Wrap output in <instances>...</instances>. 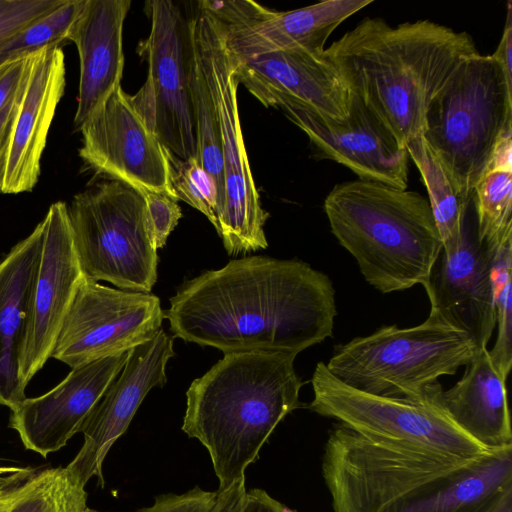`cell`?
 I'll return each mask as SVG.
<instances>
[{"label":"cell","instance_id":"2","mask_svg":"<svg viewBox=\"0 0 512 512\" xmlns=\"http://www.w3.org/2000/svg\"><path fill=\"white\" fill-rule=\"evenodd\" d=\"M476 53L467 32L429 20L391 26L382 18H364L324 50L350 92L403 147L423 135L430 104Z\"/></svg>","mask_w":512,"mask_h":512},{"label":"cell","instance_id":"7","mask_svg":"<svg viewBox=\"0 0 512 512\" xmlns=\"http://www.w3.org/2000/svg\"><path fill=\"white\" fill-rule=\"evenodd\" d=\"M472 459L373 440L337 422L324 446L322 475L334 512H380L444 481Z\"/></svg>","mask_w":512,"mask_h":512},{"label":"cell","instance_id":"43","mask_svg":"<svg viewBox=\"0 0 512 512\" xmlns=\"http://www.w3.org/2000/svg\"><path fill=\"white\" fill-rule=\"evenodd\" d=\"M491 512H512V491L507 492Z\"/></svg>","mask_w":512,"mask_h":512},{"label":"cell","instance_id":"26","mask_svg":"<svg viewBox=\"0 0 512 512\" xmlns=\"http://www.w3.org/2000/svg\"><path fill=\"white\" fill-rule=\"evenodd\" d=\"M405 148L426 187L428 202L441 238L442 251L452 254L460 245L469 206L457 194L422 135L409 141Z\"/></svg>","mask_w":512,"mask_h":512},{"label":"cell","instance_id":"3","mask_svg":"<svg viewBox=\"0 0 512 512\" xmlns=\"http://www.w3.org/2000/svg\"><path fill=\"white\" fill-rule=\"evenodd\" d=\"M296 354L247 351L224 354L186 392L182 430L208 451L218 490L245 478L260 449L286 415L299 408L305 382Z\"/></svg>","mask_w":512,"mask_h":512},{"label":"cell","instance_id":"33","mask_svg":"<svg viewBox=\"0 0 512 512\" xmlns=\"http://www.w3.org/2000/svg\"><path fill=\"white\" fill-rule=\"evenodd\" d=\"M64 0H0V47Z\"/></svg>","mask_w":512,"mask_h":512},{"label":"cell","instance_id":"15","mask_svg":"<svg viewBox=\"0 0 512 512\" xmlns=\"http://www.w3.org/2000/svg\"><path fill=\"white\" fill-rule=\"evenodd\" d=\"M229 53L238 83L265 107L291 106L333 120L348 116L352 93L324 52Z\"/></svg>","mask_w":512,"mask_h":512},{"label":"cell","instance_id":"41","mask_svg":"<svg viewBox=\"0 0 512 512\" xmlns=\"http://www.w3.org/2000/svg\"><path fill=\"white\" fill-rule=\"evenodd\" d=\"M35 471L31 468L0 466V488L8 484L23 481Z\"/></svg>","mask_w":512,"mask_h":512},{"label":"cell","instance_id":"4","mask_svg":"<svg viewBox=\"0 0 512 512\" xmlns=\"http://www.w3.org/2000/svg\"><path fill=\"white\" fill-rule=\"evenodd\" d=\"M324 211L332 234L381 293L423 285L442 251L428 199L417 191L346 181L328 193Z\"/></svg>","mask_w":512,"mask_h":512},{"label":"cell","instance_id":"13","mask_svg":"<svg viewBox=\"0 0 512 512\" xmlns=\"http://www.w3.org/2000/svg\"><path fill=\"white\" fill-rule=\"evenodd\" d=\"M42 223L41 256L18 353V378L25 389L51 358L84 277L72 238L67 203H53Z\"/></svg>","mask_w":512,"mask_h":512},{"label":"cell","instance_id":"14","mask_svg":"<svg viewBox=\"0 0 512 512\" xmlns=\"http://www.w3.org/2000/svg\"><path fill=\"white\" fill-rule=\"evenodd\" d=\"M79 130V156L95 172L142 193L163 192L178 201L170 153L148 129L121 86Z\"/></svg>","mask_w":512,"mask_h":512},{"label":"cell","instance_id":"25","mask_svg":"<svg viewBox=\"0 0 512 512\" xmlns=\"http://www.w3.org/2000/svg\"><path fill=\"white\" fill-rule=\"evenodd\" d=\"M512 491V446L472 459L431 488L380 512H491Z\"/></svg>","mask_w":512,"mask_h":512},{"label":"cell","instance_id":"10","mask_svg":"<svg viewBox=\"0 0 512 512\" xmlns=\"http://www.w3.org/2000/svg\"><path fill=\"white\" fill-rule=\"evenodd\" d=\"M311 383L310 410L367 438L459 459L487 452L441 408L439 381L422 400L382 397L342 383L319 362Z\"/></svg>","mask_w":512,"mask_h":512},{"label":"cell","instance_id":"27","mask_svg":"<svg viewBox=\"0 0 512 512\" xmlns=\"http://www.w3.org/2000/svg\"><path fill=\"white\" fill-rule=\"evenodd\" d=\"M6 512H89L87 493L66 468H47L16 486Z\"/></svg>","mask_w":512,"mask_h":512},{"label":"cell","instance_id":"38","mask_svg":"<svg viewBox=\"0 0 512 512\" xmlns=\"http://www.w3.org/2000/svg\"><path fill=\"white\" fill-rule=\"evenodd\" d=\"M491 57L501 67L506 82L512 88V7L507 3L505 27L500 42Z\"/></svg>","mask_w":512,"mask_h":512},{"label":"cell","instance_id":"40","mask_svg":"<svg viewBox=\"0 0 512 512\" xmlns=\"http://www.w3.org/2000/svg\"><path fill=\"white\" fill-rule=\"evenodd\" d=\"M245 492V478L234 482L226 489L217 490L210 512H241Z\"/></svg>","mask_w":512,"mask_h":512},{"label":"cell","instance_id":"34","mask_svg":"<svg viewBox=\"0 0 512 512\" xmlns=\"http://www.w3.org/2000/svg\"><path fill=\"white\" fill-rule=\"evenodd\" d=\"M146 204L148 228L152 245L156 250L162 248L169 234L182 217L177 201L163 192H143Z\"/></svg>","mask_w":512,"mask_h":512},{"label":"cell","instance_id":"32","mask_svg":"<svg viewBox=\"0 0 512 512\" xmlns=\"http://www.w3.org/2000/svg\"><path fill=\"white\" fill-rule=\"evenodd\" d=\"M170 162L172 185L177 199L203 213L216 229L219 192L215 180L195 158L181 160L170 154Z\"/></svg>","mask_w":512,"mask_h":512},{"label":"cell","instance_id":"1","mask_svg":"<svg viewBox=\"0 0 512 512\" xmlns=\"http://www.w3.org/2000/svg\"><path fill=\"white\" fill-rule=\"evenodd\" d=\"M174 337L224 354H298L332 336L329 276L293 259L249 256L185 282L163 311Z\"/></svg>","mask_w":512,"mask_h":512},{"label":"cell","instance_id":"28","mask_svg":"<svg viewBox=\"0 0 512 512\" xmlns=\"http://www.w3.org/2000/svg\"><path fill=\"white\" fill-rule=\"evenodd\" d=\"M477 238L491 252L512 239V166L491 165L474 188Z\"/></svg>","mask_w":512,"mask_h":512},{"label":"cell","instance_id":"9","mask_svg":"<svg viewBox=\"0 0 512 512\" xmlns=\"http://www.w3.org/2000/svg\"><path fill=\"white\" fill-rule=\"evenodd\" d=\"M191 15L193 44L208 73L221 137L224 194L216 211L217 232L229 255L268 247L262 208L240 124L235 67L221 24L196 2Z\"/></svg>","mask_w":512,"mask_h":512},{"label":"cell","instance_id":"18","mask_svg":"<svg viewBox=\"0 0 512 512\" xmlns=\"http://www.w3.org/2000/svg\"><path fill=\"white\" fill-rule=\"evenodd\" d=\"M127 358L128 352H123L71 369L54 388L38 397H26L12 409L9 427L27 450L44 458L60 450L81 431Z\"/></svg>","mask_w":512,"mask_h":512},{"label":"cell","instance_id":"39","mask_svg":"<svg viewBox=\"0 0 512 512\" xmlns=\"http://www.w3.org/2000/svg\"><path fill=\"white\" fill-rule=\"evenodd\" d=\"M241 512H296L271 497L265 490H246Z\"/></svg>","mask_w":512,"mask_h":512},{"label":"cell","instance_id":"5","mask_svg":"<svg viewBox=\"0 0 512 512\" xmlns=\"http://www.w3.org/2000/svg\"><path fill=\"white\" fill-rule=\"evenodd\" d=\"M422 136L469 206L497 147L512 136V88L491 55L461 62L430 104Z\"/></svg>","mask_w":512,"mask_h":512},{"label":"cell","instance_id":"35","mask_svg":"<svg viewBox=\"0 0 512 512\" xmlns=\"http://www.w3.org/2000/svg\"><path fill=\"white\" fill-rule=\"evenodd\" d=\"M217 491H206L195 486L181 493H165L155 496L150 506L140 508L135 512H210Z\"/></svg>","mask_w":512,"mask_h":512},{"label":"cell","instance_id":"29","mask_svg":"<svg viewBox=\"0 0 512 512\" xmlns=\"http://www.w3.org/2000/svg\"><path fill=\"white\" fill-rule=\"evenodd\" d=\"M194 54L195 70L192 80V98L196 127L195 160L217 184L219 192L217 211L224 194L219 118L207 70L195 47Z\"/></svg>","mask_w":512,"mask_h":512},{"label":"cell","instance_id":"20","mask_svg":"<svg viewBox=\"0 0 512 512\" xmlns=\"http://www.w3.org/2000/svg\"><path fill=\"white\" fill-rule=\"evenodd\" d=\"M65 85V56L59 46L28 55L10 132L1 193L28 192L37 184L41 157Z\"/></svg>","mask_w":512,"mask_h":512},{"label":"cell","instance_id":"22","mask_svg":"<svg viewBox=\"0 0 512 512\" xmlns=\"http://www.w3.org/2000/svg\"><path fill=\"white\" fill-rule=\"evenodd\" d=\"M372 0H327L292 11H273L264 19L240 29H227L226 47L235 55H255L279 50L320 54L333 31Z\"/></svg>","mask_w":512,"mask_h":512},{"label":"cell","instance_id":"42","mask_svg":"<svg viewBox=\"0 0 512 512\" xmlns=\"http://www.w3.org/2000/svg\"><path fill=\"white\" fill-rule=\"evenodd\" d=\"M23 481L8 484L0 488V512H6L16 486Z\"/></svg>","mask_w":512,"mask_h":512},{"label":"cell","instance_id":"11","mask_svg":"<svg viewBox=\"0 0 512 512\" xmlns=\"http://www.w3.org/2000/svg\"><path fill=\"white\" fill-rule=\"evenodd\" d=\"M151 20L147 39L140 44L148 73L129 101L166 150L181 160L196 156L192 80L195 54L191 15L171 0L145 4Z\"/></svg>","mask_w":512,"mask_h":512},{"label":"cell","instance_id":"12","mask_svg":"<svg viewBox=\"0 0 512 512\" xmlns=\"http://www.w3.org/2000/svg\"><path fill=\"white\" fill-rule=\"evenodd\" d=\"M163 319L157 296L108 287L84 274L51 357L73 369L128 352L155 337Z\"/></svg>","mask_w":512,"mask_h":512},{"label":"cell","instance_id":"19","mask_svg":"<svg viewBox=\"0 0 512 512\" xmlns=\"http://www.w3.org/2000/svg\"><path fill=\"white\" fill-rule=\"evenodd\" d=\"M493 253L479 242L476 225L465 220L459 247L441 251L422 285L430 301V314L469 334L483 350L496 326L492 282Z\"/></svg>","mask_w":512,"mask_h":512},{"label":"cell","instance_id":"24","mask_svg":"<svg viewBox=\"0 0 512 512\" xmlns=\"http://www.w3.org/2000/svg\"><path fill=\"white\" fill-rule=\"evenodd\" d=\"M450 389H441L438 400L451 420L485 450L512 446V429L506 381L491 362L488 348L468 365Z\"/></svg>","mask_w":512,"mask_h":512},{"label":"cell","instance_id":"37","mask_svg":"<svg viewBox=\"0 0 512 512\" xmlns=\"http://www.w3.org/2000/svg\"><path fill=\"white\" fill-rule=\"evenodd\" d=\"M23 81L15 94L0 109V191L2 187L12 122L17 109Z\"/></svg>","mask_w":512,"mask_h":512},{"label":"cell","instance_id":"16","mask_svg":"<svg viewBox=\"0 0 512 512\" xmlns=\"http://www.w3.org/2000/svg\"><path fill=\"white\" fill-rule=\"evenodd\" d=\"M174 354L173 338L163 329L151 340L128 351L121 372L81 428L83 445L65 467L83 486L96 477L98 485L104 487L102 466L107 453L127 430L148 392L164 386L166 365Z\"/></svg>","mask_w":512,"mask_h":512},{"label":"cell","instance_id":"23","mask_svg":"<svg viewBox=\"0 0 512 512\" xmlns=\"http://www.w3.org/2000/svg\"><path fill=\"white\" fill-rule=\"evenodd\" d=\"M42 240L41 221L0 261V405L10 410L26 398L18 378V353Z\"/></svg>","mask_w":512,"mask_h":512},{"label":"cell","instance_id":"8","mask_svg":"<svg viewBox=\"0 0 512 512\" xmlns=\"http://www.w3.org/2000/svg\"><path fill=\"white\" fill-rule=\"evenodd\" d=\"M75 250L90 279L150 293L158 254L151 242L142 192L117 180L96 183L67 204Z\"/></svg>","mask_w":512,"mask_h":512},{"label":"cell","instance_id":"30","mask_svg":"<svg viewBox=\"0 0 512 512\" xmlns=\"http://www.w3.org/2000/svg\"><path fill=\"white\" fill-rule=\"evenodd\" d=\"M492 282L496 311V342L489 356L495 369L506 381L512 366V239L493 253Z\"/></svg>","mask_w":512,"mask_h":512},{"label":"cell","instance_id":"31","mask_svg":"<svg viewBox=\"0 0 512 512\" xmlns=\"http://www.w3.org/2000/svg\"><path fill=\"white\" fill-rule=\"evenodd\" d=\"M83 3L84 0H64L60 6L20 30L0 47V65L66 41Z\"/></svg>","mask_w":512,"mask_h":512},{"label":"cell","instance_id":"17","mask_svg":"<svg viewBox=\"0 0 512 512\" xmlns=\"http://www.w3.org/2000/svg\"><path fill=\"white\" fill-rule=\"evenodd\" d=\"M322 159L344 165L361 180L408 188V153L381 119L352 94L348 116L325 119L306 110L281 106Z\"/></svg>","mask_w":512,"mask_h":512},{"label":"cell","instance_id":"36","mask_svg":"<svg viewBox=\"0 0 512 512\" xmlns=\"http://www.w3.org/2000/svg\"><path fill=\"white\" fill-rule=\"evenodd\" d=\"M28 55L0 65V109L20 87L25 76Z\"/></svg>","mask_w":512,"mask_h":512},{"label":"cell","instance_id":"6","mask_svg":"<svg viewBox=\"0 0 512 512\" xmlns=\"http://www.w3.org/2000/svg\"><path fill=\"white\" fill-rule=\"evenodd\" d=\"M481 351L469 334L429 313L417 326H383L340 344L325 365L359 391L422 400L441 376L456 374Z\"/></svg>","mask_w":512,"mask_h":512},{"label":"cell","instance_id":"21","mask_svg":"<svg viewBox=\"0 0 512 512\" xmlns=\"http://www.w3.org/2000/svg\"><path fill=\"white\" fill-rule=\"evenodd\" d=\"M130 0H84L67 40L78 51L80 76L74 124L78 129L103 105L124 69L123 26Z\"/></svg>","mask_w":512,"mask_h":512}]
</instances>
